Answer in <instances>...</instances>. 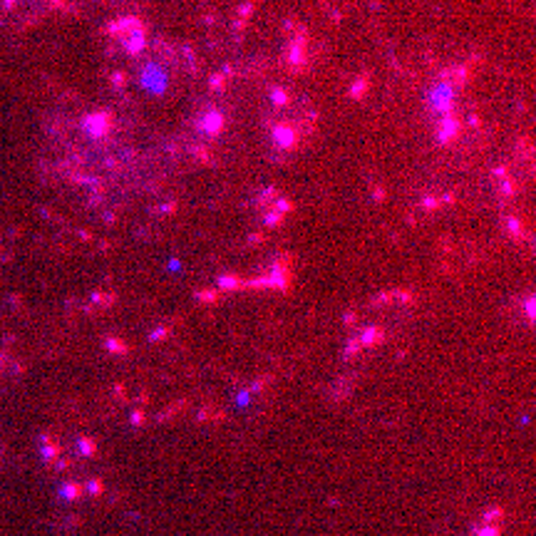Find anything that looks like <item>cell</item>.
<instances>
[{
  "label": "cell",
  "mask_w": 536,
  "mask_h": 536,
  "mask_svg": "<svg viewBox=\"0 0 536 536\" xmlns=\"http://www.w3.org/2000/svg\"><path fill=\"white\" fill-rule=\"evenodd\" d=\"M273 142L278 149H290L296 144V129L290 124H276L273 127Z\"/></svg>",
  "instance_id": "obj_1"
},
{
  "label": "cell",
  "mask_w": 536,
  "mask_h": 536,
  "mask_svg": "<svg viewBox=\"0 0 536 536\" xmlns=\"http://www.w3.org/2000/svg\"><path fill=\"white\" fill-rule=\"evenodd\" d=\"M221 127H224V117L219 115V112H209V115L201 119V129H204L206 134L221 132Z\"/></svg>",
  "instance_id": "obj_2"
}]
</instances>
